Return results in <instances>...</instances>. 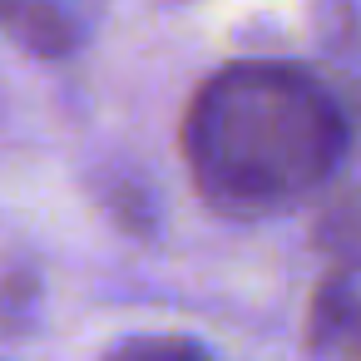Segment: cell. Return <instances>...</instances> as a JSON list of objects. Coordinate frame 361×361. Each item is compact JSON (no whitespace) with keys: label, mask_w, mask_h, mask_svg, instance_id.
Segmentation results:
<instances>
[{"label":"cell","mask_w":361,"mask_h":361,"mask_svg":"<svg viewBox=\"0 0 361 361\" xmlns=\"http://www.w3.org/2000/svg\"><path fill=\"white\" fill-rule=\"evenodd\" d=\"M109 361H208V351L183 336H134Z\"/></svg>","instance_id":"277c9868"},{"label":"cell","mask_w":361,"mask_h":361,"mask_svg":"<svg viewBox=\"0 0 361 361\" xmlns=\"http://www.w3.org/2000/svg\"><path fill=\"white\" fill-rule=\"evenodd\" d=\"M307 346L317 361H361V287L322 282L307 317Z\"/></svg>","instance_id":"7a4b0ae2"},{"label":"cell","mask_w":361,"mask_h":361,"mask_svg":"<svg viewBox=\"0 0 361 361\" xmlns=\"http://www.w3.org/2000/svg\"><path fill=\"white\" fill-rule=\"evenodd\" d=\"M183 154L228 218H267L322 188L346 154V119L297 65H228L188 104Z\"/></svg>","instance_id":"6da1fadb"},{"label":"cell","mask_w":361,"mask_h":361,"mask_svg":"<svg viewBox=\"0 0 361 361\" xmlns=\"http://www.w3.org/2000/svg\"><path fill=\"white\" fill-rule=\"evenodd\" d=\"M0 25L11 40H20L35 55H65L75 45L70 20L50 6V0H0Z\"/></svg>","instance_id":"3957f363"}]
</instances>
